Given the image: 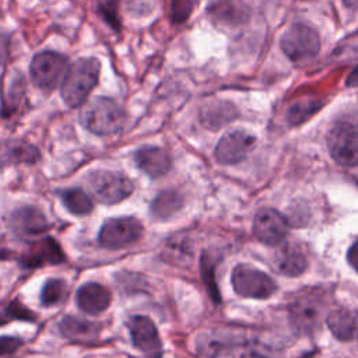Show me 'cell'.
Listing matches in <instances>:
<instances>
[{
    "label": "cell",
    "mask_w": 358,
    "mask_h": 358,
    "mask_svg": "<svg viewBox=\"0 0 358 358\" xmlns=\"http://www.w3.org/2000/svg\"><path fill=\"white\" fill-rule=\"evenodd\" d=\"M291 316L298 329L310 331L320 322V316H322L320 303L317 302L316 298H312V296L298 298L291 306Z\"/></svg>",
    "instance_id": "ac0fdd59"
},
{
    "label": "cell",
    "mask_w": 358,
    "mask_h": 358,
    "mask_svg": "<svg viewBox=\"0 0 358 358\" xmlns=\"http://www.w3.org/2000/svg\"><path fill=\"white\" fill-rule=\"evenodd\" d=\"M231 282L234 291L243 298L266 299L277 291V284L268 274L249 264H238L232 270Z\"/></svg>",
    "instance_id": "277c9868"
},
{
    "label": "cell",
    "mask_w": 358,
    "mask_h": 358,
    "mask_svg": "<svg viewBox=\"0 0 358 358\" xmlns=\"http://www.w3.org/2000/svg\"><path fill=\"white\" fill-rule=\"evenodd\" d=\"M11 231L22 239L41 235L49 228L45 214L32 206H25L15 210L8 221Z\"/></svg>",
    "instance_id": "7c38bea8"
},
{
    "label": "cell",
    "mask_w": 358,
    "mask_h": 358,
    "mask_svg": "<svg viewBox=\"0 0 358 358\" xmlns=\"http://www.w3.org/2000/svg\"><path fill=\"white\" fill-rule=\"evenodd\" d=\"M8 50V38L3 34H0V66L6 62Z\"/></svg>",
    "instance_id": "1f68e13d"
},
{
    "label": "cell",
    "mask_w": 358,
    "mask_h": 358,
    "mask_svg": "<svg viewBox=\"0 0 358 358\" xmlns=\"http://www.w3.org/2000/svg\"><path fill=\"white\" fill-rule=\"evenodd\" d=\"M326 324L336 338L341 341L354 340L358 337V310L337 308L326 316Z\"/></svg>",
    "instance_id": "e0dca14e"
},
{
    "label": "cell",
    "mask_w": 358,
    "mask_h": 358,
    "mask_svg": "<svg viewBox=\"0 0 358 358\" xmlns=\"http://www.w3.org/2000/svg\"><path fill=\"white\" fill-rule=\"evenodd\" d=\"M280 46L288 59L298 62L316 56L320 49V39L312 27L296 22L282 34Z\"/></svg>",
    "instance_id": "5b68a950"
},
{
    "label": "cell",
    "mask_w": 358,
    "mask_h": 358,
    "mask_svg": "<svg viewBox=\"0 0 358 358\" xmlns=\"http://www.w3.org/2000/svg\"><path fill=\"white\" fill-rule=\"evenodd\" d=\"M129 331L133 345L150 358H161L162 344L154 322L147 316H131Z\"/></svg>",
    "instance_id": "30bf717a"
},
{
    "label": "cell",
    "mask_w": 358,
    "mask_h": 358,
    "mask_svg": "<svg viewBox=\"0 0 358 358\" xmlns=\"http://www.w3.org/2000/svg\"><path fill=\"white\" fill-rule=\"evenodd\" d=\"M80 119L88 131L96 136H109L123 127L126 115L113 99L96 96L84 106Z\"/></svg>",
    "instance_id": "7a4b0ae2"
},
{
    "label": "cell",
    "mask_w": 358,
    "mask_h": 358,
    "mask_svg": "<svg viewBox=\"0 0 358 358\" xmlns=\"http://www.w3.org/2000/svg\"><path fill=\"white\" fill-rule=\"evenodd\" d=\"M345 85L348 87H358V66L351 70V73L347 76Z\"/></svg>",
    "instance_id": "d6a6232c"
},
{
    "label": "cell",
    "mask_w": 358,
    "mask_h": 358,
    "mask_svg": "<svg viewBox=\"0 0 358 358\" xmlns=\"http://www.w3.org/2000/svg\"><path fill=\"white\" fill-rule=\"evenodd\" d=\"M22 345V340L14 336H0V357L15 352Z\"/></svg>",
    "instance_id": "f546056e"
},
{
    "label": "cell",
    "mask_w": 358,
    "mask_h": 358,
    "mask_svg": "<svg viewBox=\"0 0 358 358\" xmlns=\"http://www.w3.org/2000/svg\"><path fill=\"white\" fill-rule=\"evenodd\" d=\"M196 4H197V0H171L172 22L175 24L185 22L190 17Z\"/></svg>",
    "instance_id": "4316f807"
},
{
    "label": "cell",
    "mask_w": 358,
    "mask_h": 358,
    "mask_svg": "<svg viewBox=\"0 0 358 358\" xmlns=\"http://www.w3.org/2000/svg\"><path fill=\"white\" fill-rule=\"evenodd\" d=\"M59 329L64 337L73 341H81V343L95 340L99 333L98 324L88 320L78 319L76 316H64L59 323Z\"/></svg>",
    "instance_id": "d6986e66"
},
{
    "label": "cell",
    "mask_w": 358,
    "mask_h": 358,
    "mask_svg": "<svg viewBox=\"0 0 358 358\" xmlns=\"http://www.w3.org/2000/svg\"><path fill=\"white\" fill-rule=\"evenodd\" d=\"M241 358H266V357H263V355H260L257 352H245Z\"/></svg>",
    "instance_id": "e575fe53"
},
{
    "label": "cell",
    "mask_w": 358,
    "mask_h": 358,
    "mask_svg": "<svg viewBox=\"0 0 358 358\" xmlns=\"http://www.w3.org/2000/svg\"><path fill=\"white\" fill-rule=\"evenodd\" d=\"M64 207L74 215H87L92 211L91 197L81 189H67L60 193Z\"/></svg>",
    "instance_id": "44dd1931"
},
{
    "label": "cell",
    "mask_w": 358,
    "mask_h": 358,
    "mask_svg": "<svg viewBox=\"0 0 358 358\" xmlns=\"http://www.w3.org/2000/svg\"><path fill=\"white\" fill-rule=\"evenodd\" d=\"M110 292L98 282L83 284L77 294L76 302L78 308L87 315H99L105 312L110 303Z\"/></svg>",
    "instance_id": "9a60e30c"
},
{
    "label": "cell",
    "mask_w": 358,
    "mask_h": 358,
    "mask_svg": "<svg viewBox=\"0 0 358 358\" xmlns=\"http://www.w3.org/2000/svg\"><path fill=\"white\" fill-rule=\"evenodd\" d=\"M39 158V150L24 140L10 138L0 141V166L35 164Z\"/></svg>",
    "instance_id": "2e32d148"
},
{
    "label": "cell",
    "mask_w": 358,
    "mask_h": 358,
    "mask_svg": "<svg viewBox=\"0 0 358 358\" xmlns=\"http://www.w3.org/2000/svg\"><path fill=\"white\" fill-rule=\"evenodd\" d=\"M327 148L331 158L343 166L358 165V127L351 123H337L327 134Z\"/></svg>",
    "instance_id": "8992f818"
},
{
    "label": "cell",
    "mask_w": 358,
    "mask_h": 358,
    "mask_svg": "<svg viewBox=\"0 0 358 358\" xmlns=\"http://www.w3.org/2000/svg\"><path fill=\"white\" fill-rule=\"evenodd\" d=\"M347 260L350 266L358 273V241L351 245V248L347 252Z\"/></svg>",
    "instance_id": "4dcf8cb0"
},
{
    "label": "cell",
    "mask_w": 358,
    "mask_h": 358,
    "mask_svg": "<svg viewBox=\"0 0 358 358\" xmlns=\"http://www.w3.org/2000/svg\"><path fill=\"white\" fill-rule=\"evenodd\" d=\"M343 3L350 8H358V0H343Z\"/></svg>",
    "instance_id": "836d02e7"
},
{
    "label": "cell",
    "mask_w": 358,
    "mask_h": 358,
    "mask_svg": "<svg viewBox=\"0 0 358 358\" xmlns=\"http://www.w3.org/2000/svg\"><path fill=\"white\" fill-rule=\"evenodd\" d=\"M201 277L204 280V284L211 298L215 301H220V294H218L215 278H214V262L207 252H204L201 256Z\"/></svg>",
    "instance_id": "484cf974"
},
{
    "label": "cell",
    "mask_w": 358,
    "mask_h": 358,
    "mask_svg": "<svg viewBox=\"0 0 358 358\" xmlns=\"http://www.w3.org/2000/svg\"><path fill=\"white\" fill-rule=\"evenodd\" d=\"M66 292V282L60 278H50L45 282L41 292V302L43 306L57 305Z\"/></svg>",
    "instance_id": "603a6c76"
},
{
    "label": "cell",
    "mask_w": 358,
    "mask_h": 358,
    "mask_svg": "<svg viewBox=\"0 0 358 358\" xmlns=\"http://www.w3.org/2000/svg\"><path fill=\"white\" fill-rule=\"evenodd\" d=\"M99 77V63L94 57L76 60L66 71L62 81L60 94L64 102L71 106H80L85 102L91 90L96 85Z\"/></svg>",
    "instance_id": "6da1fadb"
},
{
    "label": "cell",
    "mask_w": 358,
    "mask_h": 358,
    "mask_svg": "<svg viewBox=\"0 0 358 358\" xmlns=\"http://www.w3.org/2000/svg\"><path fill=\"white\" fill-rule=\"evenodd\" d=\"M255 236L264 245H280L288 234V222L282 214L273 208H262L253 221Z\"/></svg>",
    "instance_id": "8fae6325"
},
{
    "label": "cell",
    "mask_w": 358,
    "mask_h": 358,
    "mask_svg": "<svg viewBox=\"0 0 358 358\" xmlns=\"http://www.w3.org/2000/svg\"><path fill=\"white\" fill-rule=\"evenodd\" d=\"M7 315L10 317L20 319V320H29V322L35 320V315L28 308H25L20 301H13L7 306Z\"/></svg>",
    "instance_id": "f1b7e54d"
},
{
    "label": "cell",
    "mask_w": 358,
    "mask_h": 358,
    "mask_svg": "<svg viewBox=\"0 0 358 358\" xmlns=\"http://www.w3.org/2000/svg\"><path fill=\"white\" fill-rule=\"evenodd\" d=\"M143 235V225L134 217L110 218L103 222L98 234V242L101 246L116 250L126 248Z\"/></svg>",
    "instance_id": "52a82bcc"
},
{
    "label": "cell",
    "mask_w": 358,
    "mask_h": 358,
    "mask_svg": "<svg viewBox=\"0 0 358 358\" xmlns=\"http://www.w3.org/2000/svg\"><path fill=\"white\" fill-rule=\"evenodd\" d=\"M64 260V255L59 243L53 238H43L31 245V248L20 257L22 267L35 268L43 264H57Z\"/></svg>",
    "instance_id": "4fadbf2b"
},
{
    "label": "cell",
    "mask_w": 358,
    "mask_h": 358,
    "mask_svg": "<svg viewBox=\"0 0 358 358\" xmlns=\"http://www.w3.org/2000/svg\"><path fill=\"white\" fill-rule=\"evenodd\" d=\"M117 3L119 0H103L101 4V13L103 14L108 24H110L115 29L119 31L120 22L117 18Z\"/></svg>",
    "instance_id": "83f0119b"
},
{
    "label": "cell",
    "mask_w": 358,
    "mask_h": 358,
    "mask_svg": "<svg viewBox=\"0 0 358 358\" xmlns=\"http://www.w3.org/2000/svg\"><path fill=\"white\" fill-rule=\"evenodd\" d=\"M134 161L137 166L150 178H161L166 175L172 166L169 154L154 145H145L136 151Z\"/></svg>",
    "instance_id": "5bb4252c"
},
{
    "label": "cell",
    "mask_w": 358,
    "mask_h": 358,
    "mask_svg": "<svg viewBox=\"0 0 358 358\" xmlns=\"http://www.w3.org/2000/svg\"><path fill=\"white\" fill-rule=\"evenodd\" d=\"M67 71V60L57 52L45 50L34 56L31 62V77L42 90H53L63 81Z\"/></svg>",
    "instance_id": "ba28073f"
},
{
    "label": "cell",
    "mask_w": 358,
    "mask_h": 358,
    "mask_svg": "<svg viewBox=\"0 0 358 358\" xmlns=\"http://www.w3.org/2000/svg\"><path fill=\"white\" fill-rule=\"evenodd\" d=\"M6 322V319H3V317H0V324H3Z\"/></svg>",
    "instance_id": "d590c367"
},
{
    "label": "cell",
    "mask_w": 358,
    "mask_h": 358,
    "mask_svg": "<svg viewBox=\"0 0 358 358\" xmlns=\"http://www.w3.org/2000/svg\"><path fill=\"white\" fill-rule=\"evenodd\" d=\"M255 144L256 138L252 134L243 130H234L225 133L220 138L214 154L220 164L231 165L245 159L246 155L253 150Z\"/></svg>",
    "instance_id": "9c48e42d"
},
{
    "label": "cell",
    "mask_w": 358,
    "mask_h": 358,
    "mask_svg": "<svg viewBox=\"0 0 358 358\" xmlns=\"http://www.w3.org/2000/svg\"><path fill=\"white\" fill-rule=\"evenodd\" d=\"M87 186L96 201L102 204H116L127 199L134 185L131 179L120 172L94 171L87 176Z\"/></svg>",
    "instance_id": "3957f363"
},
{
    "label": "cell",
    "mask_w": 358,
    "mask_h": 358,
    "mask_svg": "<svg viewBox=\"0 0 358 358\" xmlns=\"http://www.w3.org/2000/svg\"><path fill=\"white\" fill-rule=\"evenodd\" d=\"M306 266H308V263H306L303 253L299 250H295L292 248L284 249L277 260L278 270L284 275H289V277H296V275L302 274L305 271Z\"/></svg>",
    "instance_id": "7402d4cb"
},
{
    "label": "cell",
    "mask_w": 358,
    "mask_h": 358,
    "mask_svg": "<svg viewBox=\"0 0 358 358\" xmlns=\"http://www.w3.org/2000/svg\"><path fill=\"white\" fill-rule=\"evenodd\" d=\"M234 116H235V113H234L231 105L220 103V105H215L214 108H210L204 112L203 122L208 127H220L224 123H227L228 120L234 119Z\"/></svg>",
    "instance_id": "cb8c5ba5"
},
{
    "label": "cell",
    "mask_w": 358,
    "mask_h": 358,
    "mask_svg": "<svg viewBox=\"0 0 358 358\" xmlns=\"http://www.w3.org/2000/svg\"><path fill=\"white\" fill-rule=\"evenodd\" d=\"M183 204V197L179 192L168 189L159 192L151 201L150 211L158 220H168L176 214Z\"/></svg>",
    "instance_id": "ffe728a7"
},
{
    "label": "cell",
    "mask_w": 358,
    "mask_h": 358,
    "mask_svg": "<svg viewBox=\"0 0 358 358\" xmlns=\"http://www.w3.org/2000/svg\"><path fill=\"white\" fill-rule=\"evenodd\" d=\"M320 108V103L316 101H302L295 103L288 110V122L292 124H299L306 120L310 115H313Z\"/></svg>",
    "instance_id": "d4e9b609"
}]
</instances>
